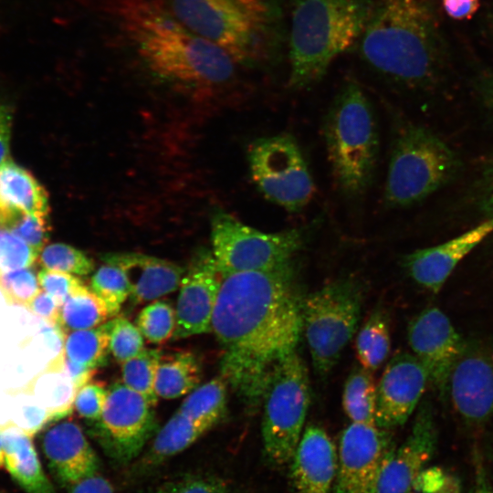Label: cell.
<instances>
[{"label":"cell","mask_w":493,"mask_h":493,"mask_svg":"<svg viewBox=\"0 0 493 493\" xmlns=\"http://www.w3.org/2000/svg\"><path fill=\"white\" fill-rule=\"evenodd\" d=\"M212 331L222 351L221 377L246 406L256 408L272 370L296 350L302 333L292 261L224 277Z\"/></svg>","instance_id":"6da1fadb"},{"label":"cell","mask_w":493,"mask_h":493,"mask_svg":"<svg viewBox=\"0 0 493 493\" xmlns=\"http://www.w3.org/2000/svg\"><path fill=\"white\" fill-rule=\"evenodd\" d=\"M100 5L152 76L207 95L237 83L240 65L185 26L162 0H100Z\"/></svg>","instance_id":"7a4b0ae2"},{"label":"cell","mask_w":493,"mask_h":493,"mask_svg":"<svg viewBox=\"0 0 493 493\" xmlns=\"http://www.w3.org/2000/svg\"><path fill=\"white\" fill-rule=\"evenodd\" d=\"M362 59L373 71L410 89L441 77L446 49L427 0H380L359 39Z\"/></svg>","instance_id":"3957f363"},{"label":"cell","mask_w":493,"mask_h":493,"mask_svg":"<svg viewBox=\"0 0 493 493\" xmlns=\"http://www.w3.org/2000/svg\"><path fill=\"white\" fill-rule=\"evenodd\" d=\"M374 6L372 0H293L288 87L303 89L320 81L359 41Z\"/></svg>","instance_id":"277c9868"},{"label":"cell","mask_w":493,"mask_h":493,"mask_svg":"<svg viewBox=\"0 0 493 493\" xmlns=\"http://www.w3.org/2000/svg\"><path fill=\"white\" fill-rule=\"evenodd\" d=\"M162 1L185 26L240 66L265 65L278 52L280 12L274 0Z\"/></svg>","instance_id":"5b68a950"},{"label":"cell","mask_w":493,"mask_h":493,"mask_svg":"<svg viewBox=\"0 0 493 493\" xmlns=\"http://www.w3.org/2000/svg\"><path fill=\"white\" fill-rule=\"evenodd\" d=\"M323 134L338 188L347 197L361 196L373 181L379 134L372 105L355 81H346L336 94Z\"/></svg>","instance_id":"8992f818"},{"label":"cell","mask_w":493,"mask_h":493,"mask_svg":"<svg viewBox=\"0 0 493 493\" xmlns=\"http://www.w3.org/2000/svg\"><path fill=\"white\" fill-rule=\"evenodd\" d=\"M461 162L436 133L414 122L403 123L393 140L384 186L390 208L415 205L450 183Z\"/></svg>","instance_id":"52a82bcc"},{"label":"cell","mask_w":493,"mask_h":493,"mask_svg":"<svg viewBox=\"0 0 493 493\" xmlns=\"http://www.w3.org/2000/svg\"><path fill=\"white\" fill-rule=\"evenodd\" d=\"M261 404L265 458L274 467L288 465L302 436L309 404L308 370L296 350L272 370Z\"/></svg>","instance_id":"ba28073f"},{"label":"cell","mask_w":493,"mask_h":493,"mask_svg":"<svg viewBox=\"0 0 493 493\" xmlns=\"http://www.w3.org/2000/svg\"><path fill=\"white\" fill-rule=\"evenodd\" d=\"M362 294L350 279H338L301 301L302 332L315 371L325 375L339 361L360 319Z\"/></svg>","instance_id":"9c48e42d"},{"label":"cell","mask_w":493,"mask_h":493,"mask_svg":"<svg viewBox=\"0 0 493 493\" xmlns=\"http://www.w3.org/2000/svg\"><path fill=\"white\" fill-rule=\"evenodd\" d=\"M211 240L212 253L224 278L239 272L271 270L291 262L303 246L304 234L299 229L263 232L232 215L217 212L212 217Z\"/></svg>","instance_id":"30bf717a"},{"label":"cell","mask_w":493,"mask_h":493,"mask_svg":"<svg viewBox=\"0 0 493 493\" xmlns=\"http://www.w3.org/2000/svg\"><path fill=\"white\" fill-rule=\"evenodd\" d=\"M251 178L268 201L298 212L312 199L315 185L297 141L289 134L255 140L248 148Z\"/></svg>","instance_id":"8fae6325"},{"label":"cell","mask_w":493,"mask_h":493,"mask_svg":"<svg viewBox=\"0 0 493 493\" xmlns=\"http://www.w3.org/2000/svg\"><path fill=\"white\" fill-rule=\"evenodd\" d=\"M96 435L104 451L120 463L137 457L157 428L152 406L137 392L117 382L107 389Z\"/></svg>","instance_id":"7c38bea8"},{"label":"cell","mask_w":493,"mask_h":493,"mask_svg":"<svg viewBox=\"0 0 493 493\" xmlns=\"http://www.w3.org/2000/svg\"><path fill=\"white\" fill-rule=\"evenodd\" d=\"M390 430L351 423L341 433L335 493H374L379 475L395 449Z\"/></svg>","instance_id":"4fadbf2b"},{"label":"cell","mask_w":493,"mask_h":493,"mask_svg":"<svg viewBox=\"0 0 493 493\" xmlns=\"http://www.w3.org/2000/svg\"><path fill=\"white\" fill-rule=\"evenodd\" d=\"M222 279L212 251L202 248L192 257L180 284L174 340L212 331Z\"/></svg>","instance_id":"5bb4252c"},{"label":"cell","mask_w":493,"mask_h":493,"mask_svg":"<svg viewBox=\"0 0 493 493\" xmlns=\"http://www.w3.org/2000/svg\"><path fill=\"white\" fill-rule=\"evenodd\" d=\"M408 342L425 369L429 382L444 394L451 372L463 353V342L448 317L438 308L424 309L408 326Z\"/></svg>","instance_id":"9a60e30c"},{"label":"cell","mask_w":493,"mask_h":493,"mask_svg":"<svg viewBox=\"0 0 493 493\" xmlns=\"http://www.w3.org/2000/svg\"><path fill=\"white\" fill-rule=\"evenodd\" d=\"M428 382L425 369L414 354L394 355L377 386L375 425L391 430L406 423Z\"/></svg>","instance_id":"2e32d148"},{"label":"cell","mask_w":493,"mask_h":493,"mask_svg":"<svg viewBox=\"0 0 493 493\" xmlns=\"http://www.w3.org/2000/svg\"><path fill=\"white\" fill-rule=\"evenodd\" d=\"M436 443L433 411L428 403H424L415 415L410 434L395 447L383 467L374 493H413L435 453Z\"/></svg>","instance_id":"e0dca14e"},{"label":"cell","mask_w":493,"mask_h":493,"mask_svg":"<svg viewBox=\"0 0 493 493\" xmlns=\"http://www.w3.org/2000/svg\"><path fill=\"white\" fill-rule=\"evenodd\" d=\"M492 235L493 214L446 242L407 254L403 263L417 284L437 293L458 263Z\"/></svg>","instance_id":"ac0fdd59"},{"label":"cell","mask_w":493,"mask_h":493,"mask_svg":"<svg viewBox=\"0 0 493 493\" xmlns=\"http://www.w3.org/2000/svg\"><path fill=\"white\" fill-rule=\"evenodd\" d=\"M41 448L57 481L68 488L98 472L99 458L81 427L69 420L44 429Z\"/></svg>","instance_id":"d6986e66"},{"label":"cell","mask_w":493,"mask_h":493,"mask_svg":"<svg viewBox=\"0 0 493 493\" xmlns=\"http://www.w3.org/2000/svg\"><path fill=\"white\" fill-rule=\"evenodd\" d=\"M337 458L326 431L317 425L307 426L288 464L294 492L335 493Z\"/></svg>","instance_id":"ffe728a7"},{"label":"cell","mask_w":493,"mask_h":493,"mask_svg":"<svg viewBox=\"0 0 493 493\" xmlns=\"http://www.w3.org/2000/svg\"><path fill=\"white\" fill-rule=\"evenodd\" d=\"M447 390L455 409L465 420L486 421L493 414L492 361L479 354L462 353L451 372Z\"/></svg>","instance_id":"44dd1931"},{"label":"cell","mask_w":493,"mask_h":493,"mask_svg":"<svg viewBox=\"0 0 493 493\" xmlns=\"http://www.w3.org/2000/svg\"><path fill=\"white\" fill-rule=\"evenodd\" d=\"M101 259L124 272L133 305L176 290L185 271L171 261L134 252L107 253L101 256Z\"/></svg>","instance_id":"7402d4cb"},{"label":"cell","mask_w":493,"mask_h":493,"mask_svg":"<svg viewBox=\"0 0 493 493\" xmlns=\"http://www.w3.org/2000/svg\"><path fill=\"white\" fill-rule=\"evenodd\" d=\"M0 428L5 466L14 481L26 493H56L42 467L33 436L11 420Z\"/></svg>","instance_id":"603a6c76"},{"label":"cell","mask_w":493,"mask_h":493,"mask_svg":"<svg viewBox=\"0 0 493 493\" xmlns=\"http://www.w3.org/2000/svg\"><path fill=\"white\" fill-rule=\"evenodd\" d=\"M17 209L47 217L48 195L27 170L8 160L0 165V213Z\"/></svg>","instance_id":"cb8c5ba5"},{"label":"cell","mask_w":493,"mask_h":493,"mask_svg":"<svg viewBox=\"0 0 493 493\" xmlns=\"http://www.w3.org/2000/svg\"><path fill=\"white\" fill-rule=\"evenodd\" d=\"M65 352L48 362L20 392L32 395L41 406L60 419L74 406L77 389L63 368Z\"/></svg>","instance_id":"d4e9b609"},{"label":"cell","mask_w":493,"mask_h":493,"mask_svg":"<svg viewBox=\"0 0 493 493\" xmlns=\"http://www.w3.org/2000/svg\"><path fill=\"white\" fill-rule=\"evenodd\" d=\"M210 429L177 411L155 435L141 462V468H152L181 453Z\"/></svg>","instance_id":"484cf974"},{"label":"cell","mask_w":493,"mask_h":493,"mask_svg":"<svg viewBox=\"0 0 493 493\" xmlns=\"http://www.w3.org/2000/svg\"><path fill=\"white\" fill-rule=\"evenodd\" d=\"M202 364L193 351H179L162 356L155 379L158 397L174 399L185 395L201 382Z\"/></svg>","instance_id":"4316f807"},{"label":"cell","mask_w":493,"mask_h":493,"mask_svg":"<svg viewBox=\"0 0 493 493\" xmlns=\"http://www.w3.org/2000/svg\"><path fill=\"white\" fill-rule=\"evenodd\" d=\"M110 318L107 305L85 285L61 305L58 326L67 334L98 327Z\"/></svg>","instance_id":"83f0119b"},{"label":"cell","mask_w":493,"mask_h":493,"mask_svg":"<svg viewBox=\"0 0 493 493\" xmlns=\"http://www.w3.org/2000/svg\"><path fill=\"white\" fill-rule=\"evenodd\" d=\"M226 384L219 376L195 388L184 400L178 412L212 428L226 411Z\"/></svg>","instance_id":"f1b7e54d"},{"label":"cell","mask_w":493,"mask_h":493,"mask_svg":"<svg viewBox=\"0 0 493 493\" xmlns=\"http://www.w3.org/2000/svg\"><path fill=\"white\" fill-rule=\"evenodd\" d=\"M377 386L372 372L355 367L348 376L342 393V405L351 423L375 425Z\"/></svg>","instance_id":"f546056e"},{"label":"cell","mask_w":493,"mask_h":493,"mask_svg":"<svg viewBox=\"0 0 493 493\" xmlns=\"http://www.w3.org/2000/svg\"><path fill=\"white\" fill-rule=\"evenodd\" d=\"M110 340V320L95 328L70 331L65 338V356L77 363L97 369L107 362Z\"/></svg>","instance_id":"4dcf8cb0"},{"label":"cell","mask_w":493,"mask_h":493,"mask_svg":"<svg viewBox=\"0 0 493 493\" xmlns=\"http://www.w3.org/2000/svg\"><path fill=\"white\" fill-rule=\"evenodd\" d=\"M391 339L388 321L380 310H374L357 334L355 348L360 364L373 372L386 360Z\"/></svg>","instance_id":"1f68e13d"},{"label":"cell","mask_w":493,"mask_h":493,"mask_svg":"<svg viewBox=\"0 0 493 493\" xmlns=\"http://www.w3.org/2000/svg\"><path fill=\"white\" fill-rule=\"evenodd\" d=\"M162 356L160 349L144 348L121 363L122 383L143 396L152 407L159 398L155 393V379Z\"/></svg>","instance_id":"d6a6232c"},{"label":"cell","mask_w":493,"mask_h":493,"mask_svg":"<svg viewBox=\"0 0 493 493\" xmlns=\"http://www.w3.org/2000/svg\"><path fill=\"white\" fill-rule=\"evenodd\" d=\"M90 289L107 305L110 318L115 317L130 297L131 288L124 272L105 263L94 273Z\"/></svg>","instance_id":"836d02e7"},{"label":"cell","mask_w":493,"mask_h":493,"mask_svg":"<svg viewBox=\"0 0 493 493\" xmlns=\"http://www.w3.org/2000/svg\"><path fill=\"white\" fill-rule=\"evenodd\" d=\"M0 226L6 229L39 253L50 236L48 218L11 209L0 213Z\"/></svg>","instance_id":"e575fe53"},{"label":"cell","mask_w":493,"mask_h":493,"mask_svg":"<svg viewBox=\"0 0 493 493\" xmlns=\"http://www.w3.org/2000/svg\"><path fill=\"white\" fill-rule=\"evenodd\" d=\"M136 324L149 342L163 343L173 336L176 313L169 303L156 300L140 311Z\"/></svg>","instance_id":"d590c367"},{"label":"cell","mask_w":493,"mask_h":493,"mask_svg":"<svg viewBox=\"0 0 493 493\" xmlns=\"http://www.w3.org/2000/svg\"><path fill=\"white\" fill-rule=\"evenodd\" d=\"M40 263L44 268L79 276L91 273L95 267L83 251L63 243L46 246L40 252Z\"/></svg>","instance_id":"8d00e7d4"},{"label":"cell","mask_w":493,"mask_h":493,"mask_svg":"<svg viewBox=\"0 0 493 493\" xmlns=\"http://www.w3.org/2000/svg\"><path fill=\"white\" fill-rule=\"evenodd\" d=\"M143 349V336L137 326L121 316L110 320V351L119 363L136 356Z\"/></svg>","instance_id":"74e56055"},{"label":"cell","mask_w":493,"mask_h":493,"mask_svg":"<svg viewBox=\"0 0 493 493\" xmlns=\"http://www.w3.org/2000/svg\"><path fill=\"white\" fill-rule=\"evenodd\" d=\"M40 290L37 276L29 267L0 275V291L9 304L26 307Z\"/></svg>","instance_id":"f35d334b"},{"label":"cell","mask_w":493,"mask_h":493,"mask_svg":"<svg viewBox=\"0 0 493 493\" xmlns=\"http://www.w3.org/2000/svg\"><path fill=\"white\" fill-rule=\"evenodd\" d=\"M39 254L12 232L0 229V275L32 267Z\"/></svg>","instance_id":"ab89813d"},{"label":"cell","mask_w":493,"mask_h":493,"mask_svg":"<svg viewBox=\"0 0 493 493\" xmlns=\"http://www.w3.org/2000/svg\"><path fill=\"white\" fill-rule=\"evenodd\" d=\"M154 493H236L223 479L210 475L189 474L161 484Z\"/></svg>","instance_id":"60d3db41"},{"label":"cell","mask_w":493,"mask_h":493,"mask_svg":"<svg viewBox=\"0 0 493 493\" xmlns=\"http://www.w3.org/2000/svg\"><path fill=\"white\" fill-rule=\"evenodd\" d=\"M40 288L54 297L60 306L83 285L76 275L52 270L41 269L37 274Z\"/></svg>","instance_id":"b9f144b4"},{"label":"cell","mask_w":493,"mask_h":493,"mask_svg":"<svg viewBox=\"0 0 493 493\" xmlns=\"http://www.w3.org/2000/svg\"><path fill=\"white\" fill-rule=\"evenodd\" d=\"M106 399L107 389L104 385L90 382L77 391L74 407L80 416L96 422L101 416Z\"/></svg>","instance_id":"7bdbcfd3"},{"label":"cell","mask_w":493,"mask_h":493,"mask_svg":"<svg viewBox=\"0 0 493 493\" xmlns=\"http://www.w3.org/2000/svg\"><path fill=\"white\" fill-rule=\"evenodd\" d=\"M413 493H462L457 477L438 467H426L418 478Z\"/></svg>","instance_id":"ee69618b"},{"label":"cell","mask_w":493,"mask_h":493,"mask_svg":"<svg viewBox=\"0 0 493 493\" xmlns=\"http://www.w3.org/2000/svg\"><path fill=\"white\" fill-rule=\"evenodd\" d=\"M61 420L36 401L33 404L23 405L18 409L15 418L11 421L25 430L28 435H34L43 431L49 424Z\"/></svg>","instance_id":"f6af8a7d"},{"label":"cell","mask_w":493,"mask_h":493,"mask_svg":"<svg viewBox=\"0 0 493 493\" xmlns=\"http://www.w3.org/2000/svg\"><path fill=\"white\" fill-rule=\"evenodd\" d=\"M60 307L54 297L42 289L26 306L30 312L52 325H58Z\"/></svg>","instance_id":"bcb514c9"},{"label":"cell","mask_w":493,"mask_h":493,"mask_svg":"<svg viewBox=\"0 0 493 493\" xmlns=\"http://www.w3.org/2000/svg\"><path fill=\"white\" fill-rule=\"evenodd\" d=\"M68 493H115L110 482L99 472L68 487Z\"/></svg>","instance_id":"7dc6e473"},{"label":"cell","mask_w":493,"mask_h":493,"mask_svg":"<svg viewBox=\"0 0 493 493\" xmlns=\"http://www.w3.org/2000/svg\"><path fill=\"white\" fill-rule=\"evenodd\" d=\"M13 121V109L0 101V165L10 159L9 143Z\"/></svg>","instance_id":"c3c4849f"},{"label":"cell","mask_w":493,"mask_h":493,"mask_svg":"<svg viewBox=\"0 0 493 493\" xmlns=\"http://www.w3.org/2000/svg\"><path fill=\"white\" fill-rule=\"evenodd\" d=\"M446 14L455 20H468L477 12L480 0H442Z\"/></svg>","instance_id":"681fc988"},{"label":"cell","mask_w":493,"mask_h":493,"mask_svg":"<svg viewBox=\"0 0 493 493\" xmlns=\"http://www.w3.org/2000/svg\"><path fill=\"white\" fill-rule=\"evenodd\" d=\"M63 368L71 379L77 391L90 383L97 372V369L77 363L66 356H64Z\"/></svg>","instance_id":"f907efd6"},{"label":"cell","mask_w":493,"mask_h":493,"mask_svg":"<svg viewBox=\"0 0 493 493\" xmlns=\"http://www.w3.org/2000/svg\"><path fill=\"white\" fill-rule=\"evenodd\" d=\"M475 89L485 109L493 117V72L484 70L475 79Z\"/></svg>","instance_id":"816d5d0a"},{"label":"cell","mask_w":493,"mask_h":493,"mask_svg":"<svg viewBox=\"0 0 493 493\" xmlns=\"http://www.w3.org/2000/svg\"><path fill=\"white\" fill-rule=\"evenodd\" d=\"M481 175L479 196L487 217L493 214V162L484 169Z\"/></svg>","instance_id":"f5cc1de1"},{"label":"cell","mask_w":493,"mask_h":493,"mask_svg":"<svg viewBox=\"0 0 493 493\" xmlns=\"http://www.w3.org/2000/svg\"><path fill=\"white\" fill-rule=\"evenodd\" d=\"M469 493H493V486L478 472L473 488Z\"/></svg>","instance_id":"db71d44e"},{"label":"cell","mask_w":493,"mask_h":493,"mask_svg":"<svg viewBox=\"0 0 493 493\" xmlns=\"http://www.w3.org/2000/svg\"><path fill=\"white\" fill-rule=\"evenodd\" d=\"M5 465V451H4V445H3V438H2V433L0 428V467H2Z\"/></svg>","instance_id":"11a10c76"},{"label":"cell","mask_w":493,"mask_h":493,"mask_svg":"<svg viewBox=\"0 0 493 493\" xmlns=\"http://www.w3.org/2000/svg\"><path fill=\"white\" fill-rule=\"evenodd\" d=\"M489 27L491 29V33L493 35V9L490 13V16H489Z\"/></svg>","instance_id":"9f6ffc18"},{"label":"cell","mask_w":493,"mask_h":493,"mask_svg":"<svg viewBox=\"0 0 493 493\" xmlns=\"http://www.w3.org/2000/svg\"><path fill=\"white\" fill-rule=\"evenodd\" d=\"M490 360H491L492 362H493V350H492V352H491V355H490Z\"/></svg>","instance_id":"6f0895ef"},{"label":"cell","mask_w":493,"mask_h":493,"mask_svg":"<svg viewBox=\"0 0 493 493\" xmlns=\"http://www.w3.org/2000/svg\"><path fill=\"white\" fill-rule=\"evenodd\" d=\"M0 493H3V492L0 491Z\"/></svg>","instance_id":"680465c9"}]
</instances>
